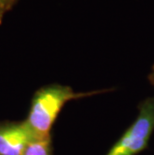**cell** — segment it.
I'll list each match as a JSON object with an SVG mask.
<instances>
[{
	"label": "cell",
	"mask_w": 154,
	"mask_h": 155,
	"mask_svg": "<svg viewBox=\"0 0 154 155\" xmlns=\"http://www.w3.org/2000/svg\"><path fill=\"white\" fill-rule=\"evenodd\" d=\"M106 91V89H102L77 92L68 85L59 83L46 85L38 89L33 95L25 122L34 137H48L65 104L72 100L94 96Z\"/></svg>",
	"instance_id": "1"
},
{
	"label": "cell",
	"mask_w": 154,
	"mask_h": 155,
	"mask_svg": "<svg viewBox=\"0 0 154 155\" xmlns=\"http://www.w3.org/2000/svg\"><path fill=\"white\" fill-rule=\"evenodd\" d=\"M137 116L105 155H137L145 149L154 133V96L138 104Z\"/></svg>",
	"instance_id": "2"
},
{
	"label": "cell",
	"mask_w": 154,
	"mask_h": 155,
	"mask_svg": "<svg viewBox=\"0 0 154 155\" xmlns=\"http://www.w3.org/2000/svg\"><path fill=\"white\" fill-rule=\"evenodd\" d=\"M33 138L25 120L0 122V155H23Z\"/></svg>",
	"instance_id": "3"
},
{
	"label": "cell",
	"mask_w": 154,
	"mask_h": 155,
	"mask_svg": "<svg viewBox=\"0 0 154 155\" xmlns=\"http://www.w3.org/2000/svg\"><path fill=\"white\" fill-rule=\"evenodd\" d=\"M23 155H52L51 136L33 138L27 145Z\"/></svg>",
	"instance_id": "4"
},
{
	"label": "cell",
	"mask_w": 154,
	"mask_h": 155,
	"mask_svg": "<svg viewBox=\"0 0 154 155\" xmlns=\"http://www.w3.org/2000/svg\"><path fill=\"white\" fill-rule=\"evenodd\" d=\"M17 0H0V24L3 21V18L11 9L14 7Z\"/></svg>",
	"instance_id": "5"
},
{
	"label": "cell",
	"mask_w": 154,
	"mask_h": 155,
	"mask_svg": "<svg viewBox=\"0 0 154 155\" xmlns=\"http://www.w3.org/2000/svg\"><path fill=\"white\" fill-rule=\"evenodd\" d=\"M148 80L151 83V85L154 86V64L152 65L151 69H150L149 73H148Z\"/></svg>",
	"instance_id": "6"
}]
</instances>
